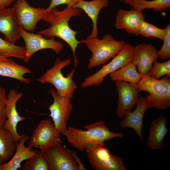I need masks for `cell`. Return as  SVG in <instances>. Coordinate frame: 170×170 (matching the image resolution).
Listing matches in <instances>:
<instances>
[{"label":"cell","mask_w":170,"mask_h":170,"mask_svg":"<svg viewBox=\"0 0 170 170\" xmlns=\"http://www.w3.org/2000/svg\"><path fill=\"white\" fill-rule=\"evenodd\" d=\"M32 73L29 68L16 63L10 59L0 60V76L15 79L21 82L28 84L31 80L25 78L24 76Z\"/></svg>","instance_id":"7402d4cb"},{"label":"cell","mask_w":170,"mask_h":170,"mask_svg":"<svg viewBox=\"0 0 170 170\" xmlns=\"http://www.w3.org/2000/svg\"><path fill=\"white\" fill-rule=\"evenodd\" d=\"M124 2L133 9L142 11L146 9H152L155 12H162L170 8V0H127Z\"/></svg>","instance_id":"d4e9b609"},{"label":"cell","mask_w":170,"mask_h":170,"mask_svg":"<svg viewBox=\"0 0 170 170\" xmlns=\"http://www.w3.org/2000/svg\"><path fill=\"white\" fill-rule=\"evenodd\" d=\"M71 57L63 60L57 58L53 66L47 70L36 81L42 84H51L55 87L59 95L71 99L77 88L76 83L73 79L75 69H72L66 77L63 76L61 72V70L63 68L71 64Z\"/></svg>","instance_id":"277c9868"},{"label":"cell","mask_w":170,"mask_h":170,"mask_svg":"<svg viewBox=\"0 0 170 170\" xmlns=\"http://www.w3.org/2000/svg\"><path fill=\"white\" fill-rule=\"evenodd\" d=\"M79 0H51L48 7L45 9V13L51 10L56 6L65 4L67 6L73 7Z\"/></svg>","instance_id":"1f68e13d"},{"label":"cell","mask_w":170,"mask_h":170,"mask_svg":"<svg viewBox=\"0 0 170 170\" xmlns=\"http://www.w3.org/2000/svg\"><path fill=\"white\" fill-rule=\"evenodd\" d=\"M19 25L14 9L6 8L0 10V33L4 35V39L13 44L20 39Z\"/></svg>","instance_id":"ac0fdd59"},{"label":"cell","mask_w":170,"mask_h":170,"mask_svg":"<svg viewBox=\"0 0 170 170\" xmlns=\"http://www.w3.org/2000/svg\"><path fill=\"white\" fill-rule=\"evenodd\" d=\"M166 33L165 28H159L144 20L142 22L140 26L139 35L148 38L155 37L163 41Z\"/></svg>","instance_id":"83f0119b"},{"label":"cell","mask_w":170,"mask_h":170,"mask_svg":"<svg viewBox=\"0 0 170 170\" xmlns=\"http://www.w3.org/2000/svg\"><path fill=\"white\" fill-rule=\"evenodd\" d=\"M148 73L152 77L157 79L165 75L170 77V60L163 63L156 60Z\"/></svg>","instance_id":"f1b7e54d"},{"label":"cell","mask_w":170,"mask_h":170,"mask_svg":"<svg viewBox=\"0 0 170 170\" xmlns=\"http://www.w3.org/2000/svg\"><path fill=\"white\" fill-rule=\"evenodd\" d=\"M23 170H50L44 152L37 151L36 155L27 160L22 166Z\"/></svg>","instance_id":"4316f807"},{"label":"cell","mask_w":170,"mask_h":170,"mask_svg":"<svg viewBox=\"0 0 170 170\" xmlns=\"http://www.w3.org/2000/svg\"><path fill=\"white\" fill-rule=\"evenodd\" d=\"M13 7L16 14L19 26L31 32L35 30L37 23L41 20L45 9L32 7L26 0H17Z\"/></svg>","instance_id":"4fadbf2b"},{"label":"cell","mask_w":170,"mask_h":170,"mask_svg":"<svg viewBox=\"0 0 170 170\" xmlns=\"http://www.w3.org/2000/svg\"><path fill=\"white\" fill-rule=\"evenodd\" d=\"M133 111H130L123 116L120 122V125L122 128H129L133 129L141 141L143 140V121L146 111L152 107L151 104L144 97L139 98Z\"/></svg>","instance_id":"2e32d148"},{"label":"cell","mask_w":170,"mask_h":170,"mask_svg":"<svg viewBox=\"0 0 170 170\" xmlns=\"http://www.w3.org/2000/svg\"><path fill=\"white\" fill-rule=\"evenodd\" d=\"M136 66L132 62L110 74L113 81L119 80L136 84L142 76L138 72Z\"/></svg>","instance_id":"cb8c5ba5"},{"label":"cell","mask_w":170,"mask_h":170,"mask_svg":"<svg viewBox=\"0 0 170 170\" xmlns=\"http://www.w3.org/2000/svg\"><path fill=\"white\" fill-rule=\"evenodd\" d=\"M7 98L5 90L0 85V128H3L6 120V109Z\"/></svg>","instance_id":"4dcf8cb0"},{"label":"cell","mask_w":170,"mask_h":170,"mask_svg":"<svg viewBox=\"0 0 170 170\" xmlns=\"http://www.w3.org/2000/svg\"><path fill=\"white\" fill-rule=\"evenodd\" d=\"M15 0H0V10L9 6Z\"/></svg>","instance_id":"836d02e7"},{"label":"cell","mask_w":170,"mask_h":170,"mask_svg":"<svg viewBox=\"0 0 170 170\" xmlns=\"http://www.w3.org/2000/svg\"><path fill=\"white\" fill-rule=\"evenodd\" d=\"M142 11L134 9L130 10L119 9L116 17L115 27L124 30L128 34L139 35L140 26L145 19Z\"/></svg>","instance_id":"e0dca14e"},{"label":"cell","mask_w":170,"mask_h":170,"mask_svg":"<svg viewBox=\"0 0 170 170\" xmlns=\"http://www.w3.org/2000/svg\"><path fill=\"white\" fill-rule=\"evenodd\" d=\"M85 130L69 127L64 135L68 141L81 151L90 144L105 145V142L115 138L123 137L122 132L111 131L104 122L100 120L83 127Z\"/></svg>","instance_id":"7a4b0ae2"},{"label":"cell","mask_w":170,"mask_h":170,"mask_svg":"<svg viewBox=\"0 0 170 170\" xmlns=\"http://www.w3.org/2000/svg\"><path fill=\"white\" fill-rule=\"evenodd\" d=\"M3 164L0 165V170H3Z\"/></svg>","instance_id":"d590c367"},{"label":"cell","mask_w":170,"mask_h":170,"mask_svg":"<svg viewBox=\"0 0 170 170\" xmlns=\"http://www.w3.org/2000/svg\"><path fill=\"white\" fill-rule=\"evenodd\" d=\"M44 153L50 170H80L71 151L62 143L54 145Z\"/></svg>","instance_id":"8fae6325"},{"label":"cell","mask_w":170,"mask_h":170,"mask_svg":"<svg viewBox=\"0 0 170 170\" xmlns=\"http://www.w3.org/2000/svg\"><path fill=\"white\" fill-rule=\"evenodd\" d=\"M114 82L118 94L116 113L118 117L121 118L135 107L140 90L136 84L119 80Z\"/></svg>","instance_id":"7c38bea8"},{"label":"cell","mask_w":170,"mask_h":170,"mask_svg":"<svg viewBox=\"0 0 170 170\" xmlns=\"http://www.w3.org/2000/svg\"><path fill=\"white\" fill-rule=\"evenodd\" d=\"M16 143L8 130L3 128H0V165L11 157L15 151Z\"/></svg>","instance_id":"603a6c76"},{"label":"cell","mask_w":170,"mask_h":170,"mask_svg":"<svg viewBox=\"0 0 170 170\" xmlns=\"http://www.w3.org/2000/svg\"><path fill=\"white\" fill-rule=\"evenodd\" d=\"M26 54L25 47L12 43L0 37V56L8 58L13 57L23 60Z\"/></svg>","instance_id":"484cf974"},{"label":"cell","mask_w":170,"mask_h":170,"mask_svg":"<svg viewBox=\"0 0 170 170\" xmlns=\"http://www.w3.org/2000/svg\"><path fill=\"white\" fill-rule=\"evenodd\" d=\"M167 121L166 117L160 115L151 122L146 141L150 149L155 150L162 148L164 139L169 130L167 127Z\"/></svg>","instance_id":"d6986e66"},{"label":"cell","mask_w":170,"mask_h":170,"mask_svg":"<svg viewBox=\"0 0 170 170\" xmlns=\"http://www.w3.org/2000/svg\"><path fill=\"white\" fill-rule=\"evenodd\" d=\"M61 134L49 119H43L34 130L27 146L39 148L45 152L54 145L62 143Z\"/></svg>","instance_id":"ba28073f"},{"label":"cell","mask_w":170,"mask_h":170,"mask_svg":"<svg viewBox=\"0 0 170 170\" xmlns=\"http://www.w3.org/2000/svg\"><path fill=\"white\" fill-rule=\"evenodd\" d=\"M109 3V0H92L90 1L79 0L73 7L80 8L92 20V31L87 38L97 37V21L99 14L102 8L108 6Z\"/></svg>","instance_id":"ffe728a7"},{"label":"cell","mask_w":170,"mask_h":170,"mask_svg":"<svg viewBox=\"0 0 170 170\" xmlns=\"http://www.w3.org/2000/svg\"><path fill=\"white\" fill-rule=\"evenodd\" d=\"M48 93L53 97L54 100L53 103L49 107L50 116L58 131L64 135L68 128L67 122L72 110L71 99L60 96L56 90L53 88H50Z\"/></svg>","instance_id":"9c48e42d"},{"label":"cell","mask_w":170,"mask_h":170,"mask_svg":"<svg viewBox=\"0 0 170 170\" xmlns=\"http://www.w3.org/2000/svg\"><path fill=\"white\" fill-rule=\"evenodd\" d=\"M134 47L126 43L110 62L103 65L94 73L85 78L81 84L82 88L100 85L107 75L132 62Z\"/></svg>","instance_id":"8992f818"},{"label":"cell","mask_w":170,"mask_h":170,"mask_svg":"<svg viewBox=\"0 0 170 170\" xmlns=\"http://www.w3.org/2000/svg\"><path fill=\"white\" fill-rule=\"evenodd\" d=\"M72 155L76 160L79 167L80 170H85V167L83 165L81 162L76 153L73 150H71Z\"/></svg>","instance_id":"d6a6232c"},{"label":"cell","mask_w":170,"mask_h":170,"mask_svg":"<svg viewBox=\"0 0 170 170\" xmlns=\"http://www.w3.org/2000/svg\"><path fill=\"white\" fill-rule=\"evenodd\" d=\"M19 31L25 43L26 54L23 60L25 63L28 62L32 55L39 50L49 49L58 53L62 50L63 44L55 40L54 37L47 38L40 34L29 32L20 26Z\"/></svg>","instance_id":"30bf717a"},{"label":"cell","mask_w":170,"mask_h":170,"mask_svg":"<svg viewBox=\"0 0 170 170\" xmlns=\"http://www.w3.org/2000/svg\"><path fill=\"white\" fill-rule=\"evenodd\" d=\"M157 51L151 44L142 43L134 47L132 62L142 76L149 73L154 61L159 58Z\"/></svg>","instance_id":"9a60e30c"},{"label":"cell","mask_w":170,"mask_h":170,"mask_svg":"<svg viewBox=\"0 0 170 170\" xmlns=\"http://www.w3.org/2000/svg\"><path fill=\"white\" fill-rule=\"evenodd\" d=\"M82 11L78 8L68 6L59 11L55 7L51 10L44 13L41 19L49 24L50 27L37 33L47 38L57 37L65 42L72 51L75 69L78 65L76 55V50L78 44L81 43L76 37L77 31L70 27L69 22L72 17L80 15Z\"/></svg>","instance_id":"6da1fadb"},{"label":"cell","mask_w":170,"mask_h":170,"mask_svg":"<svg viewBox=\"0 0 170 170\" xmlns=\"http://www.w3.org/2000/svg\"><path fill=\"white\" fill-rule=\"evenodd\" d=\"M8 59V58L0 56V60H7Z\"/></svg>","instance_id":"e575fe53"},{"label":"cell","mask_w":170,"mask_h":170,"mask_svg":"<svg viewBox=\"0 0 170 170\" xmlns=\"http://www.w3.org/2000/svg\"><path fill=\"white\" fill-rule=\"evenodd\" d=\"M29 138L26 136L20 139L16 143L15 153L12 158L3 165L2 170H17L21 168V163L35 156L37 150H32L31 148L26 147L25 143Z\"/></svg>","instance_id":"44dd1931"},{"label":"cell","mask_w":170,"mask_h":170,"mask_svg":"<svg viewBox=\"0 0 170 170\" xmlns=\"http://www.w3.org/2000/svg\"><path fill=\"white\" fill-rule=\"evenodd\" d=\"M23 96L22 92H18L15 89L13 88L9 91L6 102V120L3 128L11 133L16 143L22 138L26 136L23 134L20 135L17 130L18 124L20 122L25 121L26 119L25 116L19 115L16 108L17 102Z\"/></svg>","instance_id":"5bb4252c"},{"label":"cell","mask_w":170,"mask_h":170,"mask_svg":"<svg viewBox=\"0 0 170 170\" xmlns=\"http://www.w3.org/2000/svg\"><path fill=\"white\" fill-rule=\"evenodd\" d=\"M80 42L85 44L92 53L87 66L89 69L105 64L116 55L126 43L123 40H116L109 34L105 35L102 39L97 37L87 38Z\"/></svg>","instance_id":"3957f363"},{"label":"cell","mask_w":170,"mask_h":170,"mask_svg":"<svg viewBox=\"0 0 170 170\" xmlns=\"http://www.w3.org/2000/svg\"><path fill=\"white\" fill-rule=\"evenodd\" d=\"M166 35L163 43L160 49L157 51L158 54L162 60H168L170 57V24L165 28Z\"/></svg>","instance_id":"f546056e"},{"label":"cell","mask_w":170,"mask_h":170,"mask_svg":"<svg viewBox=\"0 0 170 170\" xmlns=\"http://www.w3.org/2000/svg\"><path fill=\"white\" fill-rule=\"evenodd\" d=\"M117 0L120 1H123L124 2H125V1H127V0Z\"/></svg>","instance_id":"8d00e7d4"},{"label":"cell","mask_w":170,"mask_h":170,"mask_svg":"<svg viewBox=\"0 0 170 170\" xmlns=\"http://www.w3.org/2000/svg\"><path fill=\"white\" fill-rule=\"evenodd\" d=\"M87 157L96 170H125L122 159L112 154L105 145L97 144H88L86 148Z\"/></svg>","instance_id":"52a82bcc"},{"label":"cell","mask_w":170,"mask_h":170,"mask_svg":"<svg viewBox=\"0 0 170 170\" xmlns=\"http://www.w3.org/2000/svg\"><path fill=\"white\" fill-rule=\"evenodd\" d=\"M136 86L140 90L149 93L145 98L152 107L163 110L170 106V78L165 76L155 79L149 73L142 77Z\"/></svg>","instance_id":"5b68a950"}]
</instances>
